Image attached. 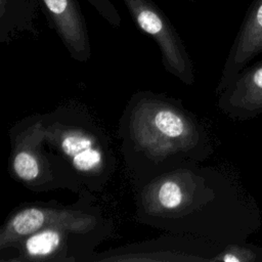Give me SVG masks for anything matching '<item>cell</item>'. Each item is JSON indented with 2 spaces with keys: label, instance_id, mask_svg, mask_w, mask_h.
<instances>
[{
  "label": "cell",
  "instance_id": "1",
  "mask_svg": "<svg viewBox=\"0 0 262 262\" xmlns=\"http://www.w3.org/2000/svg\"><path fill=\"white\" fill-rule=\"evenodd\" d=\"M118 136L133 187L200 164L213 151L204 125L181 100L149 90L130 97L119 121Z\"/></svg>",
  "mask_w": 262,
  "mask_h": 262
},
{
  "label": "cell",
  "instance_id": "2",
  "mask_svg": "<svg viewBox=\"0 0 262 262\" xmlns=\"http://www.w3.org/2000/svg\"><path fill=\"white\" fill-rule=\"evenodd\" d=\"M45 143L84 190L100 191L116 172L108 137L92 115L77 104L43 115Z\"/></svg>",
  "mask_w": 262,
  "mask_h": 262
},
{
  "label": "cell",
  "instance_id": "3",
  "mask_svg": "<svg viewBox=\"0 0 262 262\" xmlns=\"http://www.w3.org/2000/svg\"><path fill=\"white\" fill-rule=\"evenodd\" d=\"M113 224L96 206L86 214L48 225L23 238L0 258L8 262H90Z\"/></svg>",
  "mask_w": 262,
  "mask_h": 262
},
{
  "label": "cell",
  "instance_id": "4",
  "mask_svg": "<svg viewBox=\"0 0 262 262\" xmlns=\"http://www.w3.org/2000/svg\"><path fill=\"white\" fill-rule=\"evenodd\" d=\"M9 173L27 188L43 192L68 188L78 193L84 189L50 151L45 143L43 115H31L9 129Z\"/></svg>",
  "mask_w": 262,
  "mask_h": 262
},
{
  "label": "cell",
  "instance_id": "5",
  "mask_svg": "<svg viewBox=\"0 0 262 262\" xmlns=\"http://www.w3.org/2000/svg\"><path fill=\"white\" fill-rule=\"evenodd\" d=\"M123 1L137 28L159 46L165 70L185 85H192L194 74L190 56L166 13L152 0Z\"/></svg>",
  "mask_w": 262,
  "mask_h": 262
},
{
  "label": "cell",
  "instance_id": "6",
  "mask_svg": "<svg viewBox=\"0 0 262 262\" xmlns=\"http://www.w3.org/2000/svg\"><path fill=\"white\" fill-rule=\"evenodd\" d=\"M84 190L79 200L72 205L56 202L31 203L17 207L6 218L0 228V253L9 250L23 238L48 225L80 217L97 205L90 194Z\"/></svg>",
  "mask_w": 262,
  "mask_h": 262
},
{
  "label": "cell",
  "instance_id": "7",
  "mask_svg": "<svg viewBox=\"0 0 262 262\" xmlns=\"http://www.w3.org/2000/svg\"><path fill=\"white\" fill-rule=\"evenodd\" d=\"M203 239L170 233L166 236L95 253L90 262L212 261L201 247Z\"/></svg>",
  "mask_w": 262,
  "mask_h": 262
},
{
  "label": "cell",
  "instance_id": "8",
  "mask_svg": "<svg viewBox=\"0 0 262 262\" xmlns=\"http://www.w3.org/2000/svg\"><path fill=\"white\" fill-rule=\"evenodd\" d=\"M41 8L72 58L85 62L91 56L90 38L78 0H39Z\"/></svg>",
  "mask_w": 262,
  "mask_h": 262
},
{
  "label": "cell",
  "instance_id": "9",
  "mask_svg": "<svg viewBox=\"0 0 262 262\" xmlns=\"http://www.w3.org/2000/svg\"><path fill=\"white\" fill-rule=\"evenodd\" d=\"M262 52V0H253L249 5L233 44L225 60L222 75L216 88L221 93L245 69L246 64Z\"/></svg>",
  "mask_w": 262,
  "mask_h": 262
},
{
  "label": "cell",
  "instance_id": "10",
  "mask_svg": "<svg viewBox=\"0 0 262 262\" xmlns=\"http://www.w3.org/2000/svg\"><path fill=\"white\" fill-rule=\"evenodd\" d=\"M218 107L234 120H248L262 114V60L245 68L218 94Z\"/></svg>",
  "mask_w": 262,
  "mask_h": 262
},
{
  "label": "cell",
  "instance_id": "11",
  "mask_svg": "<svg viewBox=\"0 0 262 262\" xmlns=\"http://www.w3.org/2000/svg\"><path fill=\"white\" fill-rule=\"evenodd\" d=\"M35 0H0V42L8 43L18 32L36 33Z\"/></svg>",
  "mask_w": 262,
  "mask_h": 262
},
{
  "label": "cell",
  "instance_id": "12",
  "mask_svg": "<svg viewBox=\"0 0 262 262\" xmlns=\"http://www.w3.org/2000/svg\"><path fill=\"white\" fill-rule=\"evenodd\" d=\"M256 255L250 249L237 245H229L218 252L212 262H252Z\"/></svg>",
  "mask_w": 262,
  "mask_h": 262
},
{
  "label": "cell",
  "instance_id": "13",
  "mask_svg": "<svg viewBox=\"0 0 262 262\" xmlns=\"http://www.w3.org/2000/svg\"><path fill=\"white\" fill-rule=\"evenodd\" d=\"M96 11L113 27L119 28L121 26V16L110 0H87Z\"/></svg>",
  "mask_w": 262,
  "mask_h": 262
},
{
  "label": "cell",
  "instance_id": "14",
  "mask_svg": "<svg viewBox=\"0 0 262 262\" xmlns=\"http://www.w3.org/2000/svg\"><path fill=\"white\" fill-rule=\"evenodd\" d=\"M187 1H189V2H195L196 0H187Z\"/></svg>",
  "mask_w": 262,
  "mask_h": 262
}]
</instances>
